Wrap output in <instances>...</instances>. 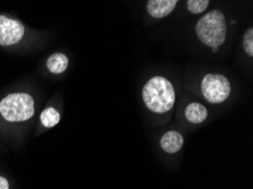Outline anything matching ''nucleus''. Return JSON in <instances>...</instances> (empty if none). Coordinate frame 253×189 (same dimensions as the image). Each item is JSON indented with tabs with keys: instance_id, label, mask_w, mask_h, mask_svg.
<instances>
[{
	"instance_id": "8",
	"label": "nucleus",
	"mask_w": 253,
	"mask_h": 189,
	"mask_svg": "<svg viewBox=\"0 0 253 189\" xmlns=\"http://www.w3.org/2000/svg\"><path fill=\"white\" fill-rule=\"evenodd\" d=\"M185 117L190 122L200 123L208 117V111L201 103H191L185 109Z\"/></svg>"
},
{
	"instance_id": "5",
	"label": "nucleus",
	"mask_w": 253,
	"mask_h": 189,
	"mask_svg": "<svg viewBox=\"0 0 253 189\" xmlns=\"http://www.w3.org/2000/svg\"><path fill=\"white\" fill-rule=\"evenodd\" d=\"M24 33V25L21 22L0 15V45L7 47L18 43Z\"/></svg>"
},
{
	"instance_id": "10",
	"label": "nucleus",
	"mask_w": 253,
	"mask_h": 189,
	"mask_svg": "<svg viewBox=\"0 0 253 189\" xmlns=\"http://www.w3.org/2000/svg\"><path fill=\"white\" fill-rule=\"evenodd\" d=\"M40 119H41L42 125L44 127H47V128H52V127H55L57 123L59 122L60 114L55 108L49 107L47 109L42 111Z\"/></svg>"
},
{
	"instance_id": "7",
	"label": "nucleus",
	"mask_w": 253,
	"mask_h": 189,
	"mask_svg": "<svg viewBox=\"0 0 253 189\" xmlns=\"http://www.w3.org/2000/svg\"><path fill=\"white\" fill-rule=\"evenodd\" d=\"M183 144H184L183 136L178 132H175V130L167 132L162 137V141H160L162 149L165 152L170 153V154L178 152L179 150L182 149Z\"/></svg>"
},
{
	"instance_id": "11",
	"label": "nucleus",
	"mask_w": 253,
	"mask_h": 189,
	"mask_svg": "<svg viewBox=\"0 0 253 189\" xmlns=\"http://www.w3.org/2000/svg\"><path fill=\"white\" fill-rule=\"evenodd\" d=\"M209 6V0H187V8L192 14H201Z\"/></svg>"
},
{
	"instance_id": "14",
	"label": "nucleus",
	"mask_w": 253,
	"mask_h": 189,
	"mask_svg": "<svg viewBox=\"0 0 253 189\" xmlns=\"http://www.w3.org/2000/svg\"><path fill=\"white\" fill-rule=\"evenodd\" d=\"M212 50H213V52H217L218 51V48H212Z\"/></svg>"
},
{
	"instance_id": "1",
	"label": "nucleus",
	"mask_w": 253,
	"mask_h": 189,
	"mask_svg": "<svg viewBox=\"0 0 253 189\" xmlns=\"http://www.w3.org/2000/svg\"><path fill=\"white\" fill-rule=\"evenodd\" d=\"M143 101L148 109L156 113H168L175 103V90L172 84L162 76L148 80L142 92Z\"/></svg>"
},
{
	"instance_id": "9",
	"label": "nucleus",
	"mask_w": 253,
	"mask_h": 189,
	"mask_svg": "<svg viewBox=\"0 0 253 189\" xmlns=\"http://www.w3.org/2000/svg\"><path fill=\"white\" fill-rule=\"evenodd\" d=\"M47 67L52 74H61L68 67V58L64 53H53L48 58Z\"/></svg>"
},
{
	"instance_id": "4",
	"label": "nucleus",
	"mask_w": 253,
	"mask_h": 189,
	"mask_svg": "<svg viewBox=\"0 0 253 189\" xmlns=\"http://www.w3.org/2000/svg\"><path fill=\"white\" fill-rule=\"evenodd\" d=\"M201 91L210 103H221L231 94V83L224 75L208 74L203 77Z\"/></svg>"
},
{
	"instance_id": "13",
	"label": "nucleus",
	"mask_w": 253,
	"mask_h": 189,
	"mask_svg": "<svg viewBox=\"0 0 253 189\" xmlns=\"http://www.w3.org/2000/svg\"><path fill=\"white\" fill-rule=\"evenodd\" d=\"M0 189H9V183L5 177H0Z\"/></svg>"
},
{
	"instance_id": "2",
	"label": "nucleus",
	"mask_w": 253,
	"mask_h": 189,
	"mask_svg": "<svg viewBox=\"0 0 253 189\" xmlns=\"http://www.w3.org/2000/svg\"><path fill=\"white\" fill-rule=\"evenodd\" d=\"M197 34L202 43L211 48H219L227 34L224 14L220 10H211L202 16L197 24Z\"/></svg>"
},
{
	"instance_id": "6",
	"label": "nucleus",
	"mask_w": 253,
	"mask_h": 189,
	"mask_svg": "<svg viewBox=\"0 0 253 189\" xmlns=\"http://www.w3.org/2000/svg\"><path fill=\"white\" fill-rule=\"evenodd\" d=\"M178 0H149L147 8L155 18H164L169 15L176 7Z\"/></svg>"
},
{
	"instance_id": "3",
	"label": "nucleus",
	"mask_w": 253,
	"mask_h": 189,
	"mask_svg": "<svg viewBox=\"0 0 253 189\" xmlns=\"http://www.w3.org/2000/svg\"><path fill=\"white\" fill-rule=\"evenodd\" d=\"M0 113L9 122L26 121L34 114V99L28 93H13L0 102Z\"/></svg>"
},
{
	"instance_id": "12",
	"label": "nucleus",
	"mask_w": 253,
	"mask_h": 189,
	"mask_svg": "<svg viewBox=\"0 0 253 189\" xmlns=\"http://www.w3.org/2000/svg\"><path fill=\"white\" fill-rule=\"evenodd\" d=\"M243 48L249 56H253V29L250 28L244 34Z\"/></svg>"
}]
</instances>
